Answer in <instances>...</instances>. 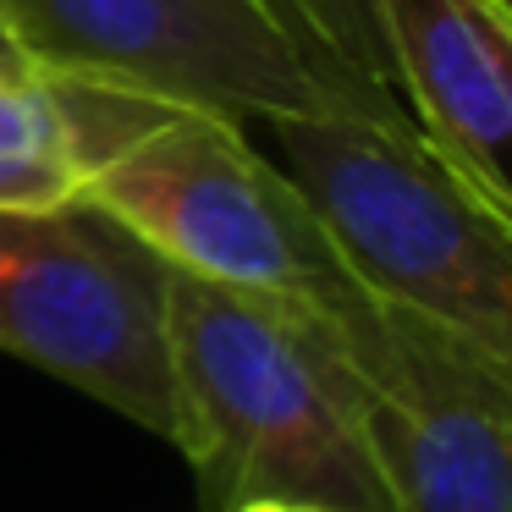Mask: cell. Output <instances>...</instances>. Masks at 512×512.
<instances>
[{
    "mask_svg": "<svg viewBox=\"0 0 512 512\" xmlns=\"http://www.w3.org/2000/svg\"><path fill=\"white\" fill-rule=\"evenodd\" d=\"M50 89L78 193L171 270L309 314H336L364 292L243 122L83 78H50Z\"/></svg>",
    "mask_w": 512,
    "mask_h": 512,
    "instance_id": "obj_1",
    "label": "cell"
},
{
    "mask_svg": "<svg viewBox=\"0 0 512 512\" xmlns=\"http://www.w3.org/2000/svg\"><path fill=\"white\" fill-rule=\"evenodd\" d=\"M166 347L171 446L204 512H397L298 309L171 270Z\"/></svg>",
    "mask_w": 512,
    "mask_h": 512,
    "instance_id": "obj_2",
    "label": "cell"
},
{
    "mask_svg": "<svg viewBox=\"0 0 512 512\" xmlns=\"http://www.w3.org/2000/svg\"><path fill=\"white\" fill-rule=\"evenodd\" d=\"M259 127L358 287L512 358V210L479 199L408 111H303Z\"/></svg>",
    "mask_w": 512,
    "mask_h": 512,
    "instance_id": "obj_3",
    "label": "cell"
},
{
    "mask_svg": "<svg viewBox=\"0 0 512 512\" xmlns=\"http://www.w3.org/2000/svg\"><path fill=\"white\" fill-rule=\"evenodd\" d=\"M50 78L111 83L254 127L303 111H402L270 0H0Z\"/></svg>",
    "mask_w": 512,
    "mask_h": 512,
    "instance_id": "obj_4",
    "label": "cell"
},
{
    "mask_svg": "<svg viewBox=\"0 0 512 512\" xmlns=\"http://www.w3.org/2000/svg\"><path fill=\"white\" fill-rule=\"evenodd\" d=\"M298 314L397 512H512V358L375 292Z\"/></svg>",
    "mask_w": 512,
    "mask_h": 512,
    "instance_id": "obj_5",
    "label": "cell"
},
{
    "mask_svg": "<svg viewBox=\"0 0 512 512\" xmlns=\"http://www.w3.org/2000/svg\"><path fill=\"white\" fill-rule=\"evenodd\" d=\"M171 265L72 193L0 204V353L171 441Z\"/></svg>",
    "mask_w": 512,
    "mask_h": 512,
    "instance_id": "obj_6",
    "label": "cell"
},
{
    "mask_svg": "<svg viewBox=\"0 0 512 512\" xmlns=\"http://www.w3.org/2000/svg\"><path fill=\"white\" fill-rule=\"evenodd\" d=\"M386 83L419 138L496 210H512V6L369 0Z\"/></svg>",
    "mask_w": 512,
    "mask_h": 512,
    "instance_id": "obj_7",
    "label": "cell"
},
{
    "mask_svg": "<svg viewBox=\"0 0 512 512\" xmlns=\"http://www.w3.org/2000/svg\"><path fill=\"white\" fill-rule=\"evenodd\" d=\"M0 160H72L50 72L0 12Z\"/></svg>",
    "mask_w": 512,
    "mask_h": 512,
    "instance_id": "obj_8",
    "label": "cell"
},
{
    "mask_svg": "<svg viewBox=\"0 0 512 512\" xmlns=\"http://www.w3.org/2000/svg\"><path fill=\"white\" fill-rule=\"evenodd\" d=\"M298 34H309L325 56H336L342 67H353L358 78L386 83V61H380V34H375V12L369 0H270Z\"/></svg>",
    "mask_w": 512,
    "mask_h": 512,
    "instance_id": "obj_9",
    "label": "cell"
},
{
    "mask_svg": "<svg viewBox=\"0 0 512 512\" xmlns=\"http://www.w3.org/2000/svg\"><path fill=\"white\" fill-rule=\"evenodd\" d=\"M232 512H292V507H232Z\"/></svg>",
    "mask_w": 512,
    "mask_h": 512,
    "instance_id": "obj_10",
    "label": "cell"
}]
</instances>
